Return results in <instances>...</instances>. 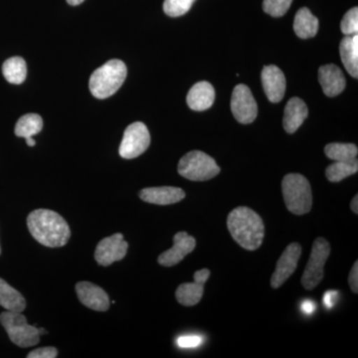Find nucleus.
I'll use <instances>...</instances> for the list:
<instances>
[{
    "instance_id": "1",
    "label": "nucleus",
    "mask_w": 358,
    "mask_h": 358,
    "mask_svg": "<svg viewBox=\"0 0 358 358\" xmlns=\"http://www.w3.org/2000/svg\"><path fill=\"white\" fill-rule=\"evenodd\" d=\"M30 234L38 243L49 248L65 246L71 237L69 225L57 212L36 209L27 217Z\"/></svg>"
},
{
    "instance_id": "2",
    "label": "nucleus",
    "mask_w": 358,
    "mask_h": 358,
    "mask_svg": "<svg viewBox=\"0 0 358 358\" xmlns=\"http://www.w3.org/2000/svg\"><path fill=\"white\" fill-rule=\"evenodd\" d=\"M227 227L231 236L242 248L255 251L260 248L265 236L262 218L248 207H237L230 212Z\"/></svg>"
},
{
    "instance_id": "3",
    "label": "nucleus",
    "mask_w": 358,
    "mask_h": 358,
    "mask_svg": "<svg viewBox=\"0 0 358 358\" xmlns=\"http://www.w3.org/2000/svg\"><path fill=\"white\" fill-rule=\"evenodd\" d=\"M128 70L121 60H110L92 74L89 88L92 95L98 99H107L117 93L126 80Z\"/></svg>"
},
{
    "instance_id": "4",
    "label": "nucleus",
    "mask_w": 358,
    "mask_h": 358,
    "mask_svg": "<svg viewBox=\"0 0 358 358\" xmlns=\"http://www.w3.org/2000/svg\"><path fill=\"white\" fill-rule=\"evenodd\" d=\"M282 192L287 208L292 213L303 215L312 209V188L308 179L301 174H287L282 181Z\"/></svg>"
},
{
    "instance_id": "5",
    "label": "nucleus",
    "mask_w": 358,
    "mask_h": 358,
    "mask_svg": "<svg viewBox=\"0 0 358 358\" xmlns=\"http://www.w3.org/2000/svg\"><path fill=\"white\" fill-rule=\"evenodd\" d=\"M178 173L192 181H206L220 173V167L210 155L192 150L179 160Z\"/></svg>"
},
{
    "instance_id": "6",
    "label": "nucleus",
    "mask_w": 358,
    "mask_h": 358,
    "mask_svg": "<svg viewBox=\"0 0 358 358\" xmlns=\"http://www.w3.org/2000/svg\"><path fill=\"white\" fill-rule=\"evenodd\" d=\"M0 322L14 345L20 348H30L38 345L39 329L28 324L27 320L22 313L6 310L0 315Z\"/></svg>"
},
{
    "instance_id": "7",
    "label": "nucleus",
    "mask_w": 358,
    "mask_h": 358,
    "mask_svg": "<svg viewBox=\"0 0 358 358\" xmlns=\"http://www.w3.org/2000/svg\"><path fill=\"white\" fill-rule=\"evenodd\" d=\"M331 254V246L324 238H317L313 244L312 253L305 268L301 285L310 291L315 289L324 279V267Z\"/></svg>"
},
{
    "instance_id": "8",
    "label": "nucleus",
    "mask_w": 358,
    "mask_h": 358,
    "mask_svg": "<svg viewBox=\"0 0 358 358\" xmlns=\"http://www.w3.org/2000/svg\"><path fill=\"white\" fill-rule=\"evenodd\" d=\"M150 145V131L143 122L129 124L124 134L120 145V155L122 159H133L140 157Z\"/></svg>"
},
{
    "instance_id": "9",
    "label": "nucleus",
    "mask_w": 358,
    "mask_h": 358,
    "mask_svg": "<svg viewBox=\"0 0 358 358\" xmlns=\"http://www.w3.org/2000/svg\"><path fill=\"white\" fill-rule=\"evenodd\" d=\"M231 110L235 119L241 124H251L255 121L258 106L248 86L240 84L235 87L231 99Z\"/></svg>"
},
{
    "instance_id": "10",
    "label": "nucleus",
    "mask_w": 358,
    "mask_h": 358,
    "mask_svg": "<svg viewBox=\"0 0 358 358\" xmlns=\"http://www.w3.org/2000/svg\"><path fill=\"white\" fill-rule=\"evenodd\" d=\"M129 243L124 241L121 233L105 238L96 246L95 259L99 265L108 267L113 263L121 261L127 255Z\"/></svg>"
},
{
    "instance_id": "11",
    "label": "nucleus",
    "mask_w": 358,
    "mask_h": 358,
    "mask_svg": "<svg viewBox=\"0 0 358 358\" xmlns=\"http://www.w3.org/2000/svg\"><path fill=\"white\" fill-rule=\"evenodd\" d=\"M301 255V247L299 243H291L285 249L278 261L277 267L271 279L273 288H280L294 274L298 267Z\"/></svg>"
},
{
    "instance_id": "12",
    "label": "nucleus",
    "mask_w": 358,
    "mask_h": 358,
    "mask_svg": "<svg viewBox=\"0 0 358 358\" xmlns=\"http://www.w3.org/2000/svg\"><path fill=\"white\" fill-rule=\"evenodd\" d=\"M210 271L202 268L194 273V282L181 284L176 289V300L180 305L185 307H192L201 301L204 294V285L209 279Z\"/></svg>"
},
{
    "instance_id": "13",
    "label": "nucleus",
    "mask_w": 358,
    "mask_h": 358,
    "mask_svg": "<svg viewBox=\"0 0 358 358\" xmlns=\"http://www.w3.org/2000/svg\"><path fill=\"white\" fill-rule=\"evenodd\" d=\"M196 247V240L186 232H178L174 235L173 248L160 254L159 265L164 267H173L178 265L188 254L192 253Z\"/></svg>"
},
{
    "instance_id": "14",
    "label": "nucleus",
    "mask_w": 358,
    "mask_h": 358,
    "mask_svg": "<svg viewBox=\"0 0 358 358\" xmlns=\"http://www.w3.org/2000/svg\"><path fill=\"white\" fill-rule=\"evenodd\" d=\"M79 301L91 310L106 312L110 308V299L101 287L90 282H79L76 285Z\"/></svg>"
},
{
    "instance_id": "15",
    "label": "nucleus",
    "mask_w": 358,
    "mask_h": 358,
    "mask_svg": "<svg viewBox=\"0 0 358 358\" xmlns=\"http://www.w3.org/2000/svg\"><path fill=\"white\" fill-rule=\"evenodd\" d=\"M261 79L268 101L272 103L282 101L286 92V78L282 71L275 65L265 66Z\"/></svg>"
},
{
    "instance_id": "16",
    "label": "nucleus",
    "mask_w": 358,
    "mask_h": 358,
    "mask_svg": "<svg viewBox=\"0 0 358 358\" xmlns=\"http://www.w3.org/2000/svg\"><path fill=\"white\" fill-rule=\"evenodd\" d=\"M319 81L327 96H336L345 89L346 80L341 68L334 64L322 66L319 70Z\"/></svg>"
},
{
    "instance_id": "17",
    "label": "nucleus",
    "mask_w": 358,
    "mask_h": 358,
    "mask_svg": "<svg viewBox=\"0 0 358 358\" xmlns=\"http://www.w3.org/2000/svg\"><path fill=\"white\" fill-rule=\"evenodd\" d=\"M140 197L143 201L150 204L171 205L178 203L185 199V192L181 188L173 186L148 187L141 190Z\"/></svg>"
},
{
    "instance_id": "18",
    "label": "nucleus",
    "mask_w": 358,
    "mask_h": 358,
    "mask_svg": "<svg viewBox=\"0 0 358 358\" xmlns=\"http://www.w3.org/2000/svg\"><path fill=\"white\" fill-rule=\"evenodd\" d=\"M214 100H215V90L206 81L195 84L186 96L188 107L196 112H202L211 108Z\"/></svg>"
},
{
    "instance_id": "19",
    "label": "nucleus",
    "mask_w": 358,
    "mask_h": 358,
    "mask_svg": "<svg viewBox=\"0 0 358 358\" xmlns=\"http://www.w3.org/2000/svg\"><path fill=\"white\" fill-rule=\"evenodd\" d=\"M308 115L307 105L300 98H292L285 108L282 124L287 133L294 134L306 121Z\"/></svg>"
},
{
    "instance_id": "20",
    "label": "nucleus",
    "mask_w": 358,
    "mask_h": 358,
    "mask_svg": "<svg viewBox=\"0 0 358 358\" xmlns=\"http://www.w3.org/2000/svg\"><path fill=\"white\" fill-rule=\"evenodd\" d=\"M341 61L346 71L355 77L358 78V35L345 36L339 45Z\"/></svg>"
},
{
    "instance_id": "21",
    "label": "nucleus",
    "mask_w": 358,
    "mask_h": 358,
    "mask_svg": "<svg viewBox=\"0 0 358 358\" xmlns=\"http://www.w3.org/2000/svg\"><path fill=\"white\" fill-rule=\"evenodd\" d=\"M319 27V20L307 7H303L296 13L294 21V30L296 36L301 39L312 38L317 35Z\"/></svg>"
},
{
    "instance_id": "22",
    "label": "nucleus",
    "mask_w": 358,
    "mask_h": 358,
    "mask_svg": "<svg viewBox=\"0 0 358 358\" xmlns=\"http://www.w3.org/2000/svg\"><path fill=\"white\" fill-rule=\"evenodd\" d=\"M0 306L10 312L22 313L26 308L24 296L0 278Z\"/></svg>"
},
{
    "instance_id": "23",
    "label": "nucleus",
    "mask_w": 358,
    "mask_h": 358,
    "mask_svg": "<svg viewBox=\"0 0 358 358\" xmlns=\"http://www.w3.org/2000/svg\"><path fill=\"white\" fill-rule=\"evenodd\" d=\"M2 73L9 83L22 84L27 76V67H26L24 59L21 57L7 59L2 66Z\"/></svg>"
},
{
    "instance_id": "24",
    "label": "nucleus",
    "mask_w": 358,
    "mask_h": 358,
    "mask_svg": "<svg viewBox=\"0 0 358 358\" xmlns=\"http://www.w3.org/2000/svg\"><path fill=\"white\" fill-rule=\"evenodd\" d=\"M43 129V120L37 114H27L16 122L15 134L20 138H33Z\"/></svg>"
},
{
    "instance_id": "25",
    "label": "nucleus",
    "mask_w": 358,
    "mask_h": 358,
    "mask_svg": "<svg viewBox=\"0 0 358 358\" xmlns=\"http://www.w3.org/2000/svg\"><path fill=\"white\" fill-rule=\"evenodd\" d=\"M324 152L329 159L336 162H350L357 159L358 150L353 143H329L324 148Z\"/></svg>"
},
{
    "instance_id": "26",
    "label": "nucleus",
    "mask_w": 358,
    "mask_h": 358,
    "mask_svg": "<svg viewBox=\"0 0 358 358\" xmlns=\"http://www.w3.org/2000/svg\"><path fill=\"white\" fill-rule=\"evenodd\" d=\"M358 171L357 159L350 162H336L327 167L326 176L331 182H339Z\"/></svg>"
},
{
    "instance_id": "27",
    "label": "nucleus",
    "mask_w": 358,
    "mask_h": 358,
    "mask_svg": "<svg viewBox=\"0 0 358 358\" xmlns=\"http://www.w3.org/2000/svg\"><path fill=\"white\" fill-rule=\"evenodd\" d=\"M195 0H164V10L171 17H179L190 10Z\"/></svg>"
},
{
    "instance_id": "28",
    "label": "nucleus",
    "mask_w": 358,
    "mask_h": 358,
    "mask_svg": "<svg viewBox=\"0 0 358 358\" xmlns=\"http://www.w3.org/2000/svg\"><path fill=\"white\" fill-rule=\"evenodd\" d=\"M293 0H264L263 9L273 17H281L288 13Z\"/></svg>"
},
{
    "instance_id": "29",
    "label": "nucleus",
    "mask_w": 358,
    "mask_h": 358,
    "mask_svg": "<svg viewBox=\"0 0 358 358\" xmlns=\"http://www.w3.org/2000/svg\"><path fill=\"white\" fill-rule=\"evenodd\" d=\"M341 32L345 36H350V35L357 34L358 32V8L353 7V8L348 10L343 16V20L341 23Z\"/></svg>"
},
{
    "instance_id": "30",
    "label": "nucleus",
    "mask_w": 358,
    "mask_h": 358,
    "mask_svg": "<svg viewBox=\"0 0 358 358\" xmlns=\"http://www.w3.org/2000/svg\"><path fill=\"white\" fill-rule=\"evenodd\" d=\"M178 345L182 348H199L203 343V339L199 336H185L178 338Z\"/></svg>"
},
{
    "instance_id": "31",
    "label": "nucleus",
    "mask_w": 358,
    "mask_h": 358,
    "mask_svg": "<svg viewBox=\"0 0 358 358\" xmlns=\"http://www.w3.org/2000/svg\"><path fill=\"white\" fill-rule=\"evenodd\" d=\"M58 357V350L52 346L47 348H38V350H33L27 355L28 358H55Z\"/></svg>"
},
{
    "instance_id": "32",
    "label": "nucleus",
    "mask_w": 358,
    "mask_h": 358,
    "mask_svg": "<svg viewBox=\"0 0 358 358\" xmlns=\"http://www.w3.org/2000/svg\"><path fill=\"white\" fill-rule=\"evenodd\" d=\"M348 282H350V289L355 294L358 293V262L355 263L352 271L350 273V277H348Z\"/></svg>"
},
{
    "instance_id": "33",
    "label": "nucleus",
    "mask_w": 358,
    "mask_h": 358,
    "mask_svg": "<svg viewBox=\"0 0 358 358\" xmlns=\"http://www.w3.org/2000/svg\"><path fill=\"white\" fill-rule=\"evenodd\" d=\"M338 299V293L336 291H327L324 296V303L327 308H333Z\"/></svg>"
},
{
    "instance_id": "34",
    "label": "nucleus",
    "mask_w": 358,
    "mask_h": 358,
    "mask_svg": "<svg viewBox=\"0 0 358 358\" xmlns=\"http://www.w3.org/2000/svg\"><path fill=\"white\" fill-rule=\"evenodd\" d=\"M301 310L307 315H312L315 310V303L313 301L307 300L301 303Z\"/></svg>"
},
{
    "instance_id": "35",
    "label": "nucleus",
    "mask_w": 358,
    "mask_h": 358,
    "mask_svg": "<svg viewBox=\"0 0 358 358\" xmlns=\"http://www.w3.org/2000/svg\"><path fill=\"white\" fill-rule=\"evenodd\" d=\"M352 210L353 213L358 214V196L355 195V199H352V203H350Z\"/></svg>"
},
{
    "instance_id": "36",
    "label": "nucleus",
    "mask_w": 358,
    "mask_h": 358,
    "mask_svg": "<svg viewBox=\"0 0 358 358\" xmlns=\"http://www.w3.org/2000/svg\"><path fill=\"white\" fill-rule=\"evenodd\" d=\"M84 1L85 0H67L68 3L73 6H79V4L83 3Z\"/></svg>"
},
{
    "instance_id": "37",
    "label": "nucleus",
    "mask_w": 358,
    "mask_h": 358,
    "mask_svg": "<svg viewBox=\"0 0 358 358\" xmlns=\"http://www.w3.org/2000/svg\"><path fill=\"white\" fill-rule=\"evenodd\" d=\"M26 143H27L29 147H34V145H36V141H35L33 138H26Z\"/></svg>"
},
{
    "instance_id": "38",
    "label": "nucleus",
    "mask_w": 358,
    "mask_h": 358,
    "mask_svg": "<svg viewBox=\"0 0 358 358\" xmlns=\"http://www.w3.org/2000/svg\"><path fill=\"white\" fill-rule=\"evenodd\" d=\"M45 334H47V331H45L44 329H39L40 336H43Z\"/></svg>"
},
{
    "instance_id": "39",
    "label": "nucleus",
    "mask_w": 358,
    "mask_h": 358,
    "mask_svg": "<svg viewBox=\"0 0 358 358\" xmlns=\"http://www.w3.org/2000/svg\"><path fill=\"white\" fill-rule=\"evenodd\" d=\"M0 253H1V250H0Z\"/></svg>"
}]
</instances>
